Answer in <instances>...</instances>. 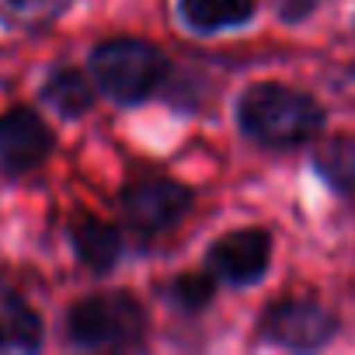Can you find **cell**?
Wrapping results in <instances>:
<instances>
[{"instance_id": "9c48e42d", "label": "cell", "mask_w": 355, "mask_h": 355, "mask_svg": "<svg viewBox=\"0 0 355 355\" xmlns=\"http://www.w3.org/2000/svg\"><path fill=\"white\" fill-rule=\"evenodd\" d=\"M39 101H42L46 108H53L60 119L77 122V119H84V115L94 108L98 87H94V80H91L84 70H77V67H53V70L46 73V80L39 84Z\"/></svg>"}, {"instance_id": "6da1fadb", "label": "cell", "mask_w": 355, "mask_h": 355, "mask_svg": "<svg viewBox=\"0 0 355 355\" xmlns=\"http://www.w3.org/2000/svg\"><path fill=\"white\" fill-rule=\"evenodd\" d=\"M234 119L244 139L268 150H296L317 139L327 125V112L313 94L275 80L244 87L234 105Z\"/></svg>"}, {"instance_id": "277c9868", "label": "cell", "mask_w": 355, "mask_h": 355, "mask_svg": "<svg viewBox=\"0 0 355 355\" xmlns=\"http://www.w3.org/2000/svg\"><path fill=\"white\" fill-rule=\"evenodd\" d=\"M338 313L317 300H279L261 313V338L289 352H320L338 334Z\"/></svg>"}, {"instance_id": "8992f818", "label": "cell", "mask_w": 355, "mask_h": 355, "mask_svg": "<svg viewBox=\"0 0 355 355\" xmlns=\"http://www.w3.org/2000/svg\"><path fill=\"white\" fill-rule=\"evenodd\" d=\"M272 265V234L261 227H244L216 237L206 251V272L234 289L258 286Z\"/></svg>"}, {"instance_id": "52a82bcc", "label": "cell", "mask_w": 355, "mask_h": 355, "mask_svg": "<svg viewBox=\"0 0 355 355\" xmlns=\"http://www.w3.org/2000/svg\"><path fill=\"white\" fill-rule=\"evenodd\" d=\"M53 150L56 136L35 108L15 105L0 112V174L4 178H21L39 171Z\"/></svg>"}, {"instance_id": "7c38bea8", "label": "cell", "mask_w": 355, "mask_h": 355, "mask_svg": "<svg viewBox=\"0 0 355 355\" xmlns=\"http://www.w3.org/2000/svg\"><path fill=\"white\" fill-rule=\"evenodd\" d=\"M313 171L338 196L355 192V136H331L313 153Z\"/></svg>"}, {"instance_id": "5bb4252c", "label": "cell", "mask_w": 355, "mask_h": 355, "mask_svg": "<svg viewBox=\"0 0 355 355\" xmlns=\"http://www.w3.org/2000/svg\"><path fill=\"white\" fill-rule=\"evenodd\" d=\"M216 296V279L209 272H182L164 286V300L182 313H202Z\"/></svg>"}, {"instance_id": "7a4b0ae2", "label": "cell", "mask_w": 355, "mask_h": 355, "mask_svg": "<svg viewBox=\"0 0 355 355\" xmlns=\"http://www.w3.org/2000/svg\"><path fill=\"white\" fill-rule=\"evenodd\" d=\"M91 80L119 108H136L150 101L171 77V60L146 39H105L87 56Z\"/></svg>"}, {"instance_id": "9a60e30c", "label": "cell", "mask_w": 355, "mask_h": 355, "mask_svg": "<svg viewBox=\"0 0 355 355\" xmlns=\"http://www.w3.org/2000/svg\"><path fill=\"white\" fill-rule=\"evenodd\" d=\"M317 8H320V0H279L275 11L282 25H303L317 15Z\"/></svg>"}, {"instance_id": "8fae6325", "label": "cell", "mask_w": 355, "mask_h": 355, "mask_svg": "<svg viewBox=\"0 0 355 355\" xmlns=\"http://www.w3.org/2000/svg\"><path fill=\"white\" fill-rule=\"evenodd\" d=\"M258 15V0H178V18L196 35L244 28Z\"/></svg>"}, {"instance_id": "30bf717a", "label": "cell", "mask_w": 355, "mask_h": 355, "mask_svg": "<svg viewBox=\"0 0 355 355\" xmlns=\"http://www.w3.org/2000/svg\"><path fill=\"white\" fill-rule=\"evenodd\" d=\"M46 345L42 313L18 293H0V352H39Z\"/></svg>"}, {"instance_id": "4fadbf2b", "label": "cell", "mask_w": 355, "mask_h": 355, "mask_svg": "<svg viewBox=\"0 0 355 355\" xmlns=\"http://www.w3.org/2000/svg\"><path fill=\"white\" fill-rule=\"evenodd\" d=\"M73 0H0V25L18 32H39L56 25Z\"/></svg>"}, {"instance_id": "3957f363", "label": "cell", "mask_w": 355, "mask_h": 355, "mask_svg": "<svg viewBox=\"0 0 355 355\" xmlns=\"http://www.w3.org/2000/svg\"><path fill=\"white\" fill-rule=\"evenodd\" d=\"M150 331L146 306L125 289H105L77 300L63 313V338L70 348H139Z\"/></svg>"}, {"instance_id": "ba28073f", "label": "cell", "mask_w": 355, "mask_h": 355, "mask_svg": "<svg viewBox=\"0 0 355 355\" xmlns=\"http://www.w3.org/2000/svg\"><path fill=\"white\" fill-rule=\"evenodd\" d=\"M67 241H70L77 261L87 272H94V275H108L119 265L122 248H125L119 227L115 223H105V220H98L91 213H80V216H73L67 223Z\"/></svg>"}, {"instance_id": "5b68a950", "label": "cell", "mask_w": 355, "mask_h": 355, "mask_svg": "<svg viewBox=\"0 0 355 355\" xmlns=\"http://www.w3.org/2000/svg\"><path fill=\"white\" fill-rule=\"evenodd\" d=\"M196 209V192L174 178H139L122 189V213L139 234H167Z\"/></svg>"}]
</instances>
